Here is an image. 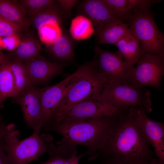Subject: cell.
Listing matches in <instances>:
<instances>
[{
    "label": "cell",
    "mask_w": 164,
    "mask_h": 164,
    "mask_svg": "<svg viewBox=\"0 0 164 164\" xmlns=\"http://www.w3.org/2000/svg\"><path fill=\"white\" fill-rule=\"evenodd\" d=\"M87 155L84 152L79 155H73L67 159L64 164H78L80 159L84 156Z\"/></svg>",
    "instance_id": "33"
},
{
    "label": "cell",
    "mask_w": 164,
    "mask_h": 164,
    "mask_svg": "<svg viewBox=\"0 0 164 164\" xmlns=\"http://www.w3.org/2000/svg\"><path fill=\"white\" fill-rule=\"evenodd\" d=\"M47 46L52 55L59 60L71 63L74 61V43L68 36L63 34Z\"/></svg>",
    "instance_id": "19"
},
{
    "label": "cell",
    "mask_w": 164,
    "mask_h": 164,
    "mask_svg": "<svg viewBox=\"0 0 164 164\" xmlns=\"http://www.w3.org/2000/svg\"><path fill=\"white\" fill-rule=\"evenodd\" d=\"M116 115L89 119L63 120L49 125L41 130L60 134L63 138L59 141L70 146H86L87 161H92L98 158L97 151L101 139Z\"/></svg>",
    "instance_id": "2"
},
{
    "label": "cell",
    "mask_w": 164,
    "mask_h": 164,
    "mask_svg": "<svg viewBox=\"0 0 164 164\" xmlns=\"http://www.w3.org/2000/svg\"><path fill=\"white\" fill-rule=\"evenodd\" d=\"M19 2L25 14L32 17L55 5L51 0H22Z\"/></svg>",
    "instance_id": "25"
},
{
    "label": "cell",
    "mask_w": 164,
    "mask_h": 164,
    "mask_svg": "<svg viewBox=\"0 0 164 164\" xmlns=\"http://www.w3.org/2000/svg\"><path fill=\"white\" fill-rule=\"evenodd\" d=\"M129 164H136L133 162H129Z\"/></svg>",
    "instance_id": "36"
},
{
    "label": "cell",
    "mask_w": 164,
    "mask_h": 164,
    "mask_svg": "<svg viewBox=\"0 0 164 164\" xmlns=\"http://www.w3.org/2000/svg\"><path fill=\"white\" fill-rule=\"evenodd\" d=\"M105 80L97 73L92 62L87 63L83 74L71 87L54 111L47 125L54 123L60 116L76 104L99 97Z\"/></svg>",
    "instance_id": "4"
},
{
    "label": "cell",
    "mask_w": 164,
    "mask_h": 164,
    "mask_svg": "<svg viewBox=\"0 0 164 164\" xmlns=\"http://www.w3.org/2000/svg\"><path fill=\"white\" fill-rule=\"evenodd\" d=\"M134 67L132 86L136 88L152 87L160 90L164 74V56L142 54Z\"/></svg>",
    "instance_id": "9"
},
{
    "label": "cell",
    "mask_w": 164,
    "mask_h": 164,
    "mask_svg": "<svg viewBox=\"0 0 164 164\" xmlns=\"http://www.w3.org/2000/svg\"><path fill=\"white\" fill-rule=\"evenodd\" d=\"M59 4L64 12L70 13L71 9L75 6L78 2L77 0H60L56 1Z\"/></svg>",
    "instance_id": "29"
},
{
    "label": "cell",
    "mask_w": 164,
    "mask_h": 164,
    "mask_svg": "<svg viewBox=\"0 0 164 164\" xmlns=\"http://www.w3.org/2000/svg\"><path fill=\"white\" fill-rule=\"evenodd\" d=\"M21 43L8 56L9 58L23 63L39 56L41 47L39 41L31 36L22 40Z\"/></svg>",
    "instance_id": "18"
},
{
    "label": "cell",
    "mask_w": 164,
    "mask_h": 164,
    "mask_svg": "<svg viewBox=\"0 0 164 164\" xmlns=\"http://www.w3.org/2000/svg\"><path fill=\"white\" fill-rule=\"evenodd\" d=\"M39 127L32 135L23 140H19V133L12 134L4 138L7 158L10 164H27L37 160L45 153L50 155L56 150L50 135L40 134Z\"/></svg>",
    "instance_id": "3"
},
{
    "label": "cell",
    "mask_w": 164,
    "mask_h": 164,
    "mask_svg": "<svg viewBox=\"0 0 164 164\" xmlns=\"http://www.w3.org/2000/svg\"><path fill=\"white\" fill-rule=\"evenodd\" d=\"M128 109H124L110 104L99 97L81 102L71 108L53 123L62 120H85L112 117Z\"/></svg>",
    "instance_id": "10"
},
{
    "label": "cell",
    "mask_w": 164,
    "mask_h": 164,
    "mask_svg": "<svg viewBox=\"0 0 164 164\" xmlns=\"http://www.w3.org/2000/svg\"><path fill=\"white\" fill-rule=\"evenodd\" d=\"M69 31L72 37L77 40L89 39L95 32L91 21L83 15L77 16L72 19Z\"/></svg>",
    "instance_id": "20"
},
{
    "label": "cell",
    "mask_w": 164,
    "mask_h": 164,
    "mask_svg": "<svg viewBox=\"0 0 164 164\" xmlns=\"http://www.w3.org/2000/svg\"></svg>",
    "instance_id": "38"
},
{
    "label": "cell",
    "mask_w": 164,
    "mask_h": 164,
    "mask_svg": "<svg viewBox=\"0 0 164 164\" xmlns=\"http://www.w3.org/2000/svg\"><path fill=\"white\" fill-rule=\"evenodd\" d=\"M97 154L98 158L111 156L136 164L153 158L154 152L136 121L132 107L115 116L103 136Z\"/></svg>",
    "instance_id": "1"
},
{
    "label": "cell",
    "mask_w": 164,
    "mask_h": 164,
    "mask_svg": "<svg viewBox=\"0 0 164 164\" xmlns=\"http://www.w3.org/2000/svg\"><path fill=\"white\" fill-rule=\"evenodd\" d=\"M144 164H164L158 158H152Z\"/></svg>",
    "instance_id": "34"
},
{
    "label": "cell",
    "mask_w": 164,
    "mask_h": 164,
    "mask_svg": "<svg viewBox=\"0 0 164 164\" xmlns=\"http://www.w3.org/2000/svg\"><path fill=\"white\" fill-rule=\"evenodd\" d=\"M0 15L18 24L22 28L28 27L30 24L20 7L12 1L0 0Z\"/></svg>",
    "instance_id": "21"
},
{
    "label": "cell",
    "mask_w": 164,
    "mask_h": 164,
    "mask_svg": "<svg viewBox=\"0 0 164 164\" xmlns=\"http://www.w3.org/2000/svg\"><path fill=\"white\" fill-rule=\"evenodd\" d=\"M50 158L42 164H64L67 159L60 154L54 152L50 156Z\"/></svg>",
    "instance_id": "30"
},
{
    "label": "cell",
    "mask_w": 164,
    "mask_h": 164,
    "mask_svg": "<svg viewBox=\"0 0 164 164\" xmlns=\"http://www.w3.org/2000/svg\"><path fill=\"white\" fill-rule=\"evenodd\" d=\"M2 107L0 105V108H1Z\"/></svg>",
    "instance_id": "37"
},
{
    "label": "cell",
    "mask_w": 164,
    "mask_h": 164,
    "mask_svg": "<svg viewBox=\"0 0 164 164\" xmlns=\"http://www.w3.org/2000/svg\"><path fill=\"white\" fill-rule=\"evenodd\" d=\"M13 98L14 102L20 106L27 126L35 130L39 125L41 115L39 89L32 86Z\"/></svg>",
    "instance_id": "12"
},
{
    "label": "cell",
    "mask_w": 164,
    "mask_h": 164,
    "mask_svg": "<svg viewBox=\"0 0 164 164\" xmlns=\"http://www.w3.org/2000/svg\"><path fill=\"white\" fill-rule=\"evenodd\" d=\"M60 25L58 23L48 24L38 30L40 41L47 46L53 43L63 35Z\"/></svg>",
    "instance_id": "26"
},
{
    "label": "cell",
    "mask_w": 164,
    "mask_h": 164,
    "mask_svg": "<svg viewBox=\"0 0 164 164\" xmlns=\"http://www.w3.org/2000/svg\"><path fill=\"white\" fill-rule=\"evenodd\" d=\"M87 63L80 66L73 73L60 82L40 88L41 115L38 126L41 129L49 123L55 110L68 91L83 74Z\"/></svg>",
    "instance_id": "8"
},
{
    "label": "cell",
    "mask_w": 164,
    "mask_h": 164,
    "mask_svg": "<svg viewBox=\"0 0 164 164\" xmlns=\"http://www.w3.org/2000/svg\"><path fill=\"white\" fill-rule=\"evenodd\" d=\"M22 27L18 24L6 19L0 15V36L4 37L21 32Z\"/></svg>",
    "instance_id": "27"
},
{
    "label": "cell",
    "mask_w": 164,
    "mask_h": 164,
    "mask_svg": "<svg viewBox=\"0 0 164 164\" xmlns=\"http://www.w3.org/2000/svg\"><path fill=\"white\" fill-rule=\"evenodd\" d=\"M149 8L135 10L124 19H128L130 31L139 41L142 53L164 55V37L157 26Z\"/></svg>",
    "instance_id": "5"
},
{
    "label": "cell",
    "mask_w": 164,
    "mask_h": 164,
    "mask_svg": "<svg viewBox=\"0 0 164 164\" xmlns=\"http://www.w3.org/2000/svg\"><path fill=\"white\" fill-rule=\"evenodd\" d=\"M150 91L128 84H106L100 97L113 106L124 109L137 107L146 113L152 111Z\"/></svg>",
    "instance_id": "6"
},
{
    "label": "cell",
    "mask_w": 164,
    "mask_h": 164,
    "mask_svg": "<svg viewBox=\"0 0 164 164\" xmlns=\"http://www.w3.org/2000/svg\"><path fill=\"white\" fill-rule=\"evenodd\" d=\"M115 45L118 48L117 52L128 63L133 66L142 54L139 41L130 31Z\"/></svg>",
    "instance_id": "16"
},
{
    "label": "cell",
    "mask_w": 164,
    "mask_h": 164,
    "mask_svg": "<svg viewBox=\"0 0 164 164\" xmlns=\"http://www.w3.org/2000/svg\"><path fill=\"white\" fill-rule=\"evenodd\" d=\"M2 39L0 36V50L2 47Z\"/></svg>",
    "instance_id": "35"
},
{
    "label": "cell",
    "mask_w": 164,
    "mask_h": 164,
    "mask_svg": "<svg viewBox=\"0 0 164 164\" xmlns=\"http://www.w3.org/2000/svg\"><path fill=\"white\" fill-rule=\"evenodd\" d=\"M15 82L11 65V60L8 57L2 56L0 62V105L7 98L14 97Z\"/></svg>",
    "instance_id": "17"
},
{
    "label": "cell",
    "mask_w": 164,
    "mask_h": 164,
    "mask_svg": "<svg viewBox=\"0 0 164 164\" xmlns=\"http://www.w3.org/2000/svg\"><path fill=\"white\" fill-rule=\"evenodd\" d=\"M26 67L33 84L42 83L60 74L62 65L50 62L39 56L22 63Z\"/></svg>",
    "instance_id": "14"
},
{
    "label": "cell",
    "mask_w": 164,
    "mask_h": 164,
    "mask_svg": "<svg viewBox=\"0 0 164 164\" xmlns=\"http://www.w3.org/2000/svg\"><path fill=\"white\" fill-rule=\"evenodd\" d=\"M84 15L92 22L95 34L113 19L118 18L104 0H87L80 5Z\"/></svg>",
    "instance_id": "13"
},
{
    "label": "cell",
    "mask_w": 164,
    "mask_h": 164,
    "mask_svg": "<svg viewBox=\"0 0 164 164\" xmlns=\"http://www.w3.org/2000/svg\"><path fill=\"white\" fill-rule=\"evenodd\" d=\"M128 25L122 20L116 18L95 33L100 44L115 45L121 38L129 32Z\"/></svg>",
    "instance_id": "15"
},
{
    "label": "cell",
    "mask_w": 164,
    "mask_h": 164,
    "mask_svg": "<svg viewBox=\"0 0 164 164\" xmlns=\"http://www.w3.org/2000/svg\"><path fill=\"white\" fill-rule=\"evenodd\" d=\"M100 164H129L128 162L115 157L105 156Z\"/></svg>",
    "instance_id": "32"
},
{
    "label": "cell",
    "mask_w": 164,
    "mask_h": 164,
    "mask_svg": "<svg viewBox=\"0 0 164 164\" xmlns=\"http://www.w3.org/2000/svg\"><path fill=\"white\" fill-rule=\"evenodd\" d=\"M10 59L15 82L14 98L31 87L35 85L32 82L24 64L18 60Z\"/></svg>",
    "instance_id": "22"
},
{
    "label": "cell",
    "mask_w": 164,
    "mask_h": 164,
    "mask_svg": "<svg viewBox=\"0 0 164 164\" xmlns=\"http://www.w3.org/2000/svg\"><path fill=\"white\" fill-rule=\"evenodd\" d=\"M32 18L31 22L37 30L48 24L58 23L60 24L61 21L59 9L56 5Z\"/></svg>",
    "instance_id": "23"
},
{
    "label": "cell",
    "mask_w": 164,
    "mask_h": 164,
    "mask_svg": "<svg viewBox=\"0 0 164 164\" xmlns=\"http://www.w3.org/2000/svg\"><path fill=\"white\" fill-rule=\"evenodd\" d=\"M0 164H10L7 158L3 138H0Z\"/></svg>",
    "instance_id": "31"
},
{
    "label": "cell",
    "mask_w": 164,
    "mask_h": 164,
    "mask_svg": "<svg viewBox=\"0 0 164 164\" xmlns=\"http://www.w3.org/2000/svg\"><path fill=\"white\" fill-rule=\"evenodd\" d=\"M92 61L98 74L106 84L132 85L134 67L125 61L117 52L105 50L95 46Z\"/></svg>",
    "instance_id": "7"
},
{
    "label": "cell",
    "mask_w": 164,
    "mask_h": 164,
    "mask_svg": "<svg viewBox=\"0 0 164 164\" xmlns=\"http://www.w3.org/2000/svg\"><path fill=\"white\" fill-rule=\"evenodd\" d=\"M116 16L124 19L130 12L137 9L139 5L138 0H104Z\"/></svg>",
    "instance_id": "24"
},
{
    "label": "cell",
    "mask_w": 164,
    "mask_h": 164,
    "mask_svg": "<svg viewBox=\"0 0 164 164\" xmlns=\"http://www.w3.org/2000/svg\"><path fill=\"white\" fill-rule=\"evenodd\" d=\"M22 40L17 34H14L5 37L2 39V47L12 51L22 43Z\"/></svg>",
    "instance_id": "28"
},
{
    "label": "cell",
    "mask_w": 164,
    "mask_h": 164,
    "mask_svg": "<svg viewBox=\"0 0 164 164\" xmlns=\"http://www.w3.org/2000/svg\"><path fill=\"white\" fill-rule=\"evenodd\" d=\"M136 121L146 142L154 149L155 155L164 163V124L149 118L146 113L132 107Z\"/></svg>",
    "instance_id": "11"
}]
</instances>
